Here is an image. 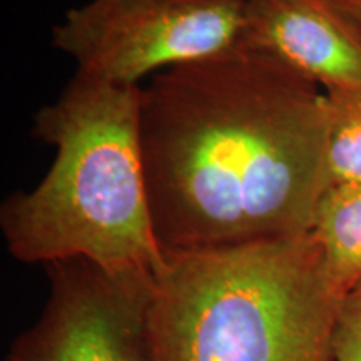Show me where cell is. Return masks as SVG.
<instances>
[{
    "label": "cell",
    "mask_w": 361,
    "mask_h": 361,
    "mask_svg": "<svg viewBox=\"0 0 361 361\" xmlns=\"http://www.w3.org/2000/svg\"><path fill=\"white\" fill-rule=\"evenodd\" d=\"M328 130L326 92L246 40L157 72L139 135L161 250L311 233Z\"/></svg>",
    "instance_id": "1"
},
{
    "label": "cell",
    "mask_w": 361,
    "mask_h": 361,
    "mask_svg": "<svg viewBox=\"0 0 361 361\" xmlns=\"http://www.w3.org/2000/svg\"><path fill=\"white\" fill-rule=\"evenodd\" d=\"M139 92L75 74L35 114L32 134L56 147V159L32 191L12 194L0 209L13 258L44 266L87 259L112 274L159 268Z\"/></svg>",
    "instance_id": "2"
},
{
    "label": "cell",
    "mask_w": 361,
    "mask_h": 361,
    "mask_svg": "<svg viewBox=\"0 0 361 361\" xmlns=\"http://www.w3.org/2000/svg\"><path fill=\"white\" fill-rule=\"evenodd\" d=\"M341 300L311 233L164 252L144 361H335Z\"/></svg>",
    "instance_id": "3"
},
{
    "label": "cell",
    "mask_w": 361,
    "mask_h": 361,
    "mask_svg": "<svg viewBox=\"0 0 361 361\" xmlns=\"http://www.w3.org/2000/svg\"><path fill=\"white\" fill-rule=\"evenodd\" d=\"M246 0H90L71 8L52 44L78 74L114 85L214 56L245 35Z\"/></svg>",
    "instance_id": "4"
},
{
    "label": "cell",
    "mask_w": 361,
    "mask_h": 361,
    "mask_svg": "<svg viewBox=\"0 0 361 361\" xmlns=\"http://www.w3.org/2000/svg\"><path fill=\"white\" fill-rule=\"evenodd\" d=\"M51 291L7 361H144V318L154 273L112 274L87 259L45 266Z\"/></svg>",
    "instance_id": "5"
},
{
    "label": "cell",
    "mask_w": 361,
    "mask_h": 361,
    "mask_svg": "<svg viewBox=\"0 0 361 361\" xmlns=\"http://www.w3.org/2000/svg\"><path fill=\"white\" fill-rule=\"evenodd\" d=\"M243 40L324 92H361V24L340 0H246Z\"/></svg>",
    "instance_id": "6"
},
{
    "label": "cell",
    "mask_w": 361,
    "mask_h": 361,
    "mask_svg": "<svg viewBox=\"0 0 361 361\" xmlns=\"http://www.w3.org/2000/svg\"><path fill=\"white\" fill-rule=\"evenodd\" d=\"M311 234L323 252L329 284L341 298L361 284V184L322 194Z\"/></svg>",
    "instance_id": "7"
},
{
    "label": "cell",
    "mask_w": 361,
    "mask_h": 361,
    "mask_svg": "<svg viewBox=\"0 0 361 361\" xmlns=\"http://www.w3.org/2000/svg\"><path fill=\"white\" fill-rule=\"evenodd\" d=\"M329 130L324 156V191L361 184V92H326Z\"/></svg>",
    "instance_id": "8"
},
{
    "label": "cell",
    "mask_w": 361,
    "mask_h": 361,
    "mask_svg": "<svg viewBox=\"0 0 361 361\" xmlns=\"http://www.w3.org/2000/svg\"><path fill=\"white\" fill-rule=\"evenodd\" d=\"M335 361H361V284L343 296L333 331Z\"/></svg>",
    "instance_id": "9"
},
{
    "label": "cell",
    "mask_w": 361,
    "mask_h": 361,
    "mask_svg": "<svg viewBox=\"0 0 361 361\" xmlns=\"http://www.w3.org/2000/svg\"><path fill=\"white\" fill-rule=\"evenodd\" d=\"M340 2L361 24V0H340Z\"/></svg>",
    "instance_id": "10"
}]
</instances>
